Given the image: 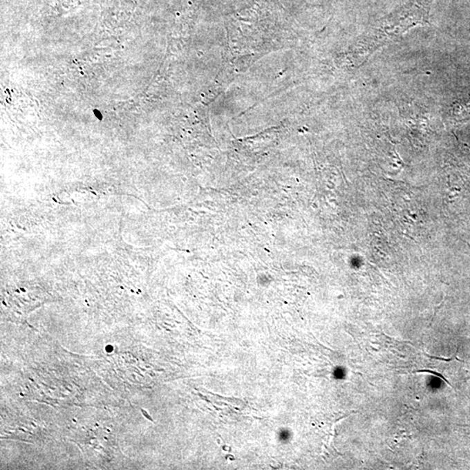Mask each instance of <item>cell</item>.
<instances>
[{
    "instance_id": "6da1fadb",
    "label": "cell",
    "mask_w": 470,
    "mask_h": 470,
    "mask_svg": "<svg viewBox=\"0 0 470 470\" xmlns=\"http://www.w3.org/2000/svg\"><path fill=\"white\" fill-rule=\"evenodd\" d=\"M452 110L453 113L459 120L466 119V118L470 116V100H460L459 102L453 106Z\"/></svg>"
},
{
    "instance_id": "7a4b0ae2",
    "label": "cell",
    "mask_w": 470,
    "mask_h": 470,
    "mask_svg": "<svg viewBox=\"0 0 470 470\" xmlns=\"http://www.w3.org/2000/svg\"><path fill=\"white\" fill-rule=\"evenodd\" d=\"M412 373L413 374H414V373H429V374L435 375V376H438V377L442 378L443 381L446 382V384L451 386V387L452 388V386L451 385V384H449L448 381H446V379L445 377H443V376L441 374H439V373L438 372L429 370V369H422V370L414 371Z\"/></svg>"
}]
</instances>
